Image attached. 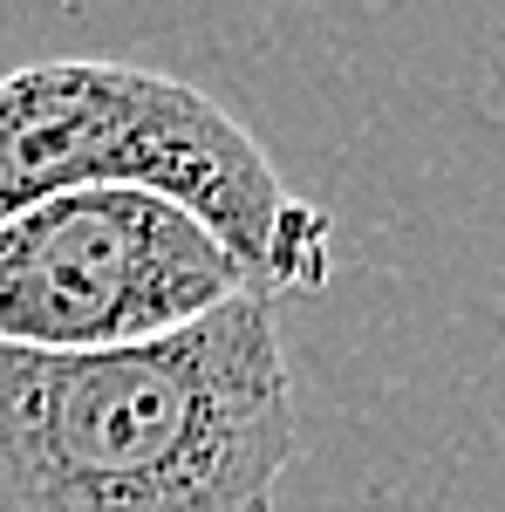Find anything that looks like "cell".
I'll use <instances>...</instances> for the list:
<instances>
[{
	"label": "cell",
	"mask_w": 505,
	"mask_h": 512,
	"mask_svg": "<svg viewBox=\"0 0 505 512\" xmlns=\"http://www.w3.org/2000/svg\"><path fill=\"white\" fill-rule=\"evenodd\" d=\"M294 444L273 294L137 349L0 342V512H273Z\"/></svg>",
	"instance_id": "1"
},
{
	"label": "cell",
	"mask_w": 505,
	"mask_h": 512,
	"mask_svg": "<svg viewBox=\"0 0 505 512\" xmlns=\"http://www.w3.org/2000/svg\"><path fill=\"white\" fill-rule=\"evenodd\" d=\"M137 185L198 212L267 294L321 287L335 226L280 185L260 137L205 89L137 62H28L0 76V219L62 192Z\"/></svg>",
	"instance_id": "2"
},
{
	"label": "cell",
	"mask_w": 505,
	"mask_h": 512,
	"mask_svg": "<svg viewBox=\"0 0 505 512\" xmlns=\"http://www.w3.org/2000/svg\"><path fill=\"white\" fill-rule=\"evenodd\" d=\"M267 294L198 212L164 192L103 185L0 219V342L96 355L178 335Z\"/></svg>",
	"instance_id": "3"
}]
</instances>
